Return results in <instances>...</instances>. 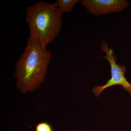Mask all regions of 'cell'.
Instances as JSON below:
<instances>
[{
    "mask_svg": "<svg viewBox=\"0 0 131 131\" xmlns=\"http://www.w3.org/2000/svg\"><path fill=\"white\" fill-rule=\"evenodd\" d=\"M82 131H83V130H82Z\"/></svg>",
    "mask_w": 131,
    "mask_h": 131,
    "instance_id": "52a82bcc",
    "label": "cell"
},
{
    "mask_svg": "<svg viewBox=\"0 0 131 131\" xmlns=\"http://www.w3.org/2000/svg\"><path fill=\"white\" fill-rule=\"evenodd\" d=\"M51 58L50 52L30 35L24 51L15 65L16 87L21 93L32 92L41 86L46 77Z\"/></svg>",
    "mask_w": 131,
    "mask_h": 131,
    "instance_id": "6da1fadb",
    "label": "cell"
},
{
    "mask_svg": "<svg viewBox=\"0 0 131 131\" xmlns=\"http://www.w3.org/2000/svg\"><path fill=\"white\" fill-rule=\"evenodd\" d=\"M35 131H54L51 125L48 122H40L36 125Z\"/></svg>",
    "mask_w": 131,
    "mask_h": 131,
    "instance_id": "8992f818",
    "label": "cell"
},
{
    "mask_svg": "<svg viewBox=\"0 0 131 131\" xmlns=\"http://www.w3.org/2000/svg\"><path fill=\"white\" fill-rule=\"evenodd\" d=\"M102 50L104 52L106 56L104 58L108 62L111 67V78L103 86H95L92 91L95 96L98 97L103 91L109 87L114 85L122 86V88L125 90L131 96V83H129L125 77L126 68L124 65L117 63V58L114 51L112 48H109L107 42L103 41L101 45Z\"/></svg>",
    "mask_w": 131,
    "mask_h": 131,
    "instance_id": "3957f363",
    "label": "cell"
},
{
    "mask_svg": "<svg viewBox=\"0 0 131 131\" xmlns=\"http://www.w3.org/2000/svg\"><path fill=\"white\" fill-rule=\"evenodd\" d=\"M26 11L30 35L46 49L58 36L62 27V14L57 2L52 3L38 2L27 8Z\"/></svg>",
    "mask_w": 131,
    "mask_h": 131,
    "instance_id": "7a4b0ae2",
    "label": "cell"
},
{
    "mask_svg": "<svg viewBox=\"0 0 131 131\" xmlns=\"http://www.w3.org/2000/svg\"><path fill=\"white\" fill-rule=\"evenodd\" d=\"M81 2L90 14L95 15L118 13L130 5L126 0H82Z\"/></svg>",
    "mask_w": 131,
    "mask_h": 131,
    "instance_id": "277c9868",
    "label": "cell"
},
{
    "mask_svg": "<svg viewBox=\"0 0 131 131\" xmlns=\"http://www.w3.org/2000/svg\"><path fill=\"white\" fill-rule=\"evenodd\" d=\"M81 1L80 0H58L56 1L59 9L62 14L71 12L76 4Z\"/></svg>",
    "mask_w": 131,
    "mask_h": 131,
    "instance_id": "5b68a950",
    "label": "cell"
}]
</instances>
